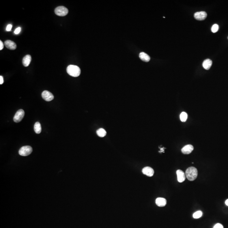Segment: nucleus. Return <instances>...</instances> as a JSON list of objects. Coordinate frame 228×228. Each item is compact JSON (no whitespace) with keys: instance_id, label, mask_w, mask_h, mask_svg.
Returning a JSON list of instances; mask_svg holds the SVG:
<instances>
[{"instance_id":"nucleus-22","label":"nucleus","mask_w":228,"mask_h":228,"mask_svg":"<svg viewBox=\"0 0 228 228\" xmlns=\"http://www.w3.org/2000/svg\"><path fill=\"white\" fill-rule=\"evenodd\" d=\"M21 28L20 27H18V28H17L15 30V34H19L20 32L21 31Z\"/></svg>"},{"instance_id":"nucleus-10","label":"nucleus","mask_w":228,"mask_h":228,"mask_svg":"<svg viewBox=\"0 0 228 228\" xmlns=\"http://www.w3.org/2000/svg\"><path fill=\"white\" fill-rule=\"evenodd\" d=\"M177 174L178 177V181L179 182H182L184 181L185 179V173L181 170H178L177 171Z\"/></svg>"},{"instance_id":"nucleus-21","label":"nucleus","mask_w":228,"mask_h":228,"mask_svg":"<svg viewBox=\"0 0 228 228\" xmlns=\"http://www.w3.org/2000/svg\"><path fill=\"white\" fill-rule=\"evenodd\" d=\"M213 228H223V226L220 223H217L215 225Z\"/></svg>"},{"instance_id":"nucleus-24","label":"nucleus","mask_w":228,"mask_h":228,"mask_svg":"<svg viewBox=\"0 0 228 228\" xmlns=\"http://www.w3.org/2000/svg\"><path fill=\"white\" fill-rule=\"evenodd\" d=\"M4 47V44L2 42L1 40V41H0V50H2V49H3Z\"/></svg>"},{"instance_id":"nucleus-23","label":"nucleus","mask_w":228,"mask_h":228,"mask_svg":"<svg viewBox=\"0 0 228 228\" xmlns=\"http://www.w3.org/2000/svg\"><path fill=\"white\" fill-rule=\"evenodd\" d=\"M12 28V25L11 24H9V25H7V26L6 27V31H9L11 30V29Z\"/></svg>"},{"instance_id":"nucleus-18","label":"nucleus","mask_w":228,"mask_h":228,"mask_svg":"<svg viewBox=\"0 0 228 228\" xmlns=\"http://www.w3.org/2000/svg\"><path fill=\"white\" fill-rule=\"evenodd\" d=\"M188 118L187 114L185 112H182L180 115V120L182 122H185Z\"/></svg>"},{"instance_id":"nucleus-17","label":"nucleus","mask_w":228,"mask_h":228,"mask_svg":"<svg viewBox=\"0 0 228 228\" xmlns=\"http://www.w3.org/2000/svg\"><path fill=\"white\" fill-rule=\"evenodd\" d=\"M98 136L101 137H103L106 136L107 132L106 131L103 129H100L96 131Z\"/></svg>"},{"instance_id":"nucleus-6","label":"nucleus","mask_w":228,"mask_h":228,"mask_svg":"<svg viewBox=\"0 0 228 228\" xmlns=\"http://www.w3.org/2000/svg\"><path fill=\"white\" fill-rule=\"evenodd\" d=\"M42 96L45 101H50L54 99V96L53 94L49 91L45 90L42 92Z\"/></svg>"},{"instance_id":"nucleus-26","label":"nucleus","mask_w":228,"mask_h":228,"mask_svg":"<svg viewBox=\"0 0 228 228\" xmlns=\"http://www.w3.org/2000/svg\"><path fill=\"white\" fill-rule=\"evenodd\" d=\"M225 204H226V205L228 206V199H227V200L226 201V202H225Z\"/></svg>"},{"instance_id":"nucleus-19","label":"nucleus","mask_w":228,"mask_h":228,"mask_svg":"<svg viewBox=\"0 0 228 228\" xmlns=\"http://www.w3.org/2000/svg\"><path fill=\"white\" fill-rule=\"evenodd\" d=\"M202 215V212L201 211H198L194 213L193 214V217L195 219H199Z\"/></svg>"},{"instance_id":"nucleus-16","label":"nucleus","mask_w":228,"mask_h":228,"mask_svg":"<svg viewBox=\"0 0 228 228\" xmlns=\"http://www.w3.org/2000/svg\"><path fill=\"white\" fill-rule=\"evenodd\" d=\"M34 130L35 133L37 134H39L41 133L42 131V127L39 122H37L35 123L34 126Z\"/></svg>"},{"instance_id":"nucleus-9","label":"nucleus","mask_w":228,"mask_h":228,"mask_svg":"<svg viewBox=\"0 0 228 228\" xmlns=\"http://www.w3.org/2000/svg\"><path fill=\"white\" fill-rule=\"evenodd\" d=\"M142 173L148 177H152L153 175L154 171L152 168L150 167H145L142 170Z\"/></svg>"},{"instance_id":"nucleus-25","label":"nucleus","mask_w":228,"mask_h":228,"mask_svg":"<svg viewBox=\"0 0 228 228\" xmlns=\"http://www.w3.org/2000/svg\"><path fill=\"white\" fill-rule=\"evenodd\" d=\"M4 82V79H3L2 76H0V84L2 85V84H3Z\"/></svg>"},{"instance_id":"nucleus-2","label":"nucleus","mask_w":228,"mask_h":228,"mask_svg":"<svg viewBox=\"0 0 228 228\" xmlns=\"http://www.w3.org/2000/svg\"><path fill=\"white\" fill-rule=\"evenodd\" d=\"M67 72L68 75L73 77H78L81 74V70L75 65H69L67 68Z\"/></svg>"},{"instance_id":"nucleus-1","label":"nucleus","mask_w":228,"mask_h":228,"mask_svg":"<svg viewBox=\"0 0 228 228\" xmlns=\"http://www.w3.org/2000/svg\"><path fill=\"white\" fill-rule=\"evenodd\" d=\"M185 175L189 180L193 181L197 178L198 175L197 169L195 167H189L185 172Z\"/></svg>"},{"instance_id":"nucleus-5","label":"nucleus","mask_w":228,"mask_h":228,"mask_svg":"<svg viewBox=\"0 0 228 228\" xmlns=\"http://www.w3.org/2000/svg\"><path fill=\"white\" fill-rule=\"evenodd\" d=\"M25 115V112L23 109H19L16 113L13 120L15 122H20L23 119Z\"/></svg>"},{"instance_id":"nucleus-13","label":"nucleus","mask_w":228,"mask_h":228,"mask_svg":"<svg viewBox=\"0 0 228 228\" xmlns=\"http://www.w3.org/2000/svg\"><path fill=\"white\" fill-rule=\"evenodd\" d=\"M156 203L158 206L162 207L165 206L167 204V200L164 198H158L156 200Z\"/></svg>"},{"instance_id":"nucleus-15","label":"nucleus","mask_w":228,"mask_h":228,"mask_svg":"<svg viewBox=\"0 0 228 228\" xmlns=\"http://www.w3.org/2000/svg\"><path fill=\"white\" fill-rule=\"evenodd\" d=\"M139 57L141 60L145 62H148L150 60V57L148 54L144 52H142L139 55Z\"/></svg>"},{"instance_id":"nucleus-3","label":"nucleus","mask_w":228,"mask_h":228,"mask_svg":"<svg viewBox=\"0 0 228 228\" xmlns=\"http://www.w3.org/2000/svg\"><path fill=\"white\" fill-rule=\"evenodd\" d=\"M32 148L30 146H25L19 149V153L21 156H28L32 152Z\"/></svg>"},{"instance_id":"nucleus-11","label":"nucleus","mask_w":228,"mask_h":228,"mask_svg":"<svg viewBox=\"0 0 228 228\" xmlns=\"http://www.w3.org/2000/svg\"><path fill=\"white\" fill-rule=\"evenodd\" d=\"M193 150V146L191 144L186 145L181 150L182 153L184 154H189L192 152Z\"/></svg>"},{"instance_id":"nucleus-14","label":"nucleus","mask_w":228,"mask_h":228,"mask_svg":"<svg viewBox=\"0 0 228 228\" xmlns=\"http://www.w3.org/2000/svg\"><path fill=\"white\" fill-rule=\"evenodd\" d=\"M213 64V62L211 60L209 59H206L203 62L202 66L203 68L206 70L210 69Z\"/></svg>"},{"instance_id":"nucleus-4","label":"nucleus","mask_w":228,"mask_h":228,"mask_svg":"<svg viewBox=\"0 0 228 228\" xmlns=\"http://www.w3.org/2000/svg\"><path fill=\"white\" fill-rule=\"evenodd\" d=\"M68 10L67 8L64 6H58L55 10V13L57 15L64 17L68 14Z\"/></svg>"},{"instance_id":"nucleus-12","label":"nucleus","mask_w":228,"mask_h":228,"mask_svg":"<svg viewBox=\"0 0 228 228\" xmlns=\"http://www.w3.org/2000/svg\"><path fill=\"white\" fill-rule=\"evenodd\" d=\"M31 59L32 58H31V57L30 55H25V56L23 58V61H22L23 66L25 67L29 66V65H30V64L31 62Z\"/></svg>"},{"instance_id":"nucleus-8","label":"nucleus","mask_w":228,"mask_h":228,"mask_svg":"<svg viewBox=\"0 0 228 228\" xmlns=\"http://www.w3.org/2000/svg\"><path fill=\"white\" fill-rule=\"evenodd\" d=\"M5 46L10 50H15L17 48V45L15 42L11 40H6L4 42Z\"/></svg>"},{"instance_id":"nucleus-7","label":"nucleus","mask_w":228,"mask_h":228,"mask_svg":"<svg viewBox=\"0 0 228 228\" xmlns=\"http://www.w3.org/2000/svg\"><path fill=\"white\" fill-rule=\"evenodd\" d=\"M194 18L198 20H203L206 18L207 14L205 12H199L195 13L194 15Z\"/></svg>"},{"instance_id":"nucleus-20","label":"nucleus","mask_w":228,"mask_h":228,"mask_svg":"<svg viewBox=\"0 0 228 228\" xmlns=\"http://www.w3.org/2000/svg\"><path fill=\"white\" fill-rule=\"evenodd\" d=\"M219 29V26L217 24H214L212 27L211 30L213 33H215L218 31Z\"/></svg>"}]
</instances>
